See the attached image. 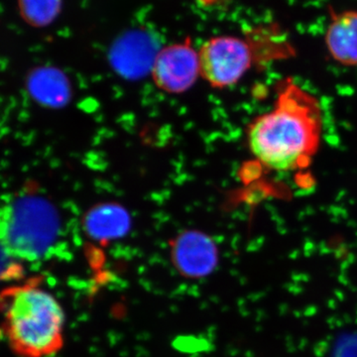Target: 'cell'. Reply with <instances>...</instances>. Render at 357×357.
<instances>
[{"label":"cell","instance_id":"5","mask_svg":"<svg viewBox=\"0 0 357 357\" xmlns=\"http://www.w3.org/2000/svg\"><path fill=\"white\" fill-rule=\"evenodd\" d=\"M199 70V52L192 41L165 47L155 56L152 64V77L162 91L169 93H182L196 83Z\"/></svg>","mask_w":357,"mask_h":357},{"label":"cell","instance_id":"2","mask_svg":"<svg viewBox=\"0 0 357 357\" xmlns=\"http://www.w3.org/2000/svg\"><path fill=\"white\" fill-rule=\"evenodd\" d=\"M1 307L4 335L18 356H50L62 347L64 312L39 281L7 288L2 293Z\"/></svg>","mask_w":357,"mask_h":357},{"label":"cell","instance_id":"4","mask_svg":"<svg viewBox=\"0 0 357 357\" xmlns=\"http://www.w3.org/2000/svg\"><path fill=\"white\" fill-rule=\"evenodd\" d=\"M201 76L215 89L234 86L250 70L255 52L248 40L217 36L204 42L199 51Z\"/></svg>","mask_w":357,"mask_h":357},{"label":"cell","instance_id":"6","mask_svg":"<svg viewBox=\"0 0 357 357\" xmlns=\"http://www.w3.org/2000/svg\"><path fill=\"white\" fill-rule=\"evenodd\" d=\"M173 262L188 278L208 276L218 264V249L213 239L199 230H185L172 245Z\"/></svg>","mask_w":357,"mask_h":357},{"label":"cell","instance_id":"3","mask_svg":"<svg viewBox=\"0 0 357 357\" xmlns=\"http://www.w3.org/2000/svg\"><path fill=\"white\" fill-rule=\"evenodd\" d=\"M0 222L4 252L20 261L47 257L60 234L57 211L50 202L37 196H21L7 203Z\"/></svg>","mask_w":357,"mask_h":357},{"label":"cell","instance_id":"1","mask_svg":"<svg viewBox=\"0 0 357 357\" xmlns=\"http://www.w3.org/2000/svg\"><path fill=\"white\" fill-rule=\"evenodd\" d=\"M323 116L318 98L291 79L282 83L273 109L255 117L246 131L251 153L274 171L310 165L318 152Z\"/></svg>","mask_w":357,"mask_h":357},{"label":"cell","instance_id":"10","mask_svg":"<svg viewBox=\"0 0 357 357\" xmlns=\"http://www.w3.org/2000/svg\"><path fill=\"white\" fill-rule=\"evenodd\" d=\"M20 13L30 25L46 26L57 17L61 0H20Z\"/></svg>","mask_w":357,"mask_h":357},{"label":"cell","instance_id":"7","mask_svg":"<svg viewBox=\"0 0 357 357\" xmlns=\"http://www.w3.org/2000/svg\"><path fill=\"white\" fill-rule=\"evenodd\" d=\"M325 43L331 57L338 64L357 67V10L331 9Z\"/></svg>","mask_w":357,"mask_h":357},{"label":"cell","instance_id":"8","mask_svg":"<svg viewBox=\"0 0 357 357\" xmlns=\"http://www.w3.org/2000/svg\"><path fill=\"white\" fill-rule=\"evenodd\" d=\"M84 225L89 236L93 239L112 241L128 234L130 218L122 206L105 204L89 211L84 218Z\"/></svg>","mask_w":357,"mask_h":357},{"label":"cell","instance_id":"9","mask_svg":"<svg viewBox=\"0 0 357 357\" xmlns=\"http://www.w3.org/2000/svg\"><path fill=\"white\" fill-rule=\"evenodd\" d=\"M30 89L33 96L41 102L61 103L68 96V86L62 74L53 70H41L34 73L30 79Z\"/></svg>","mask_w":357,"mask_h":357}]
</instances>
